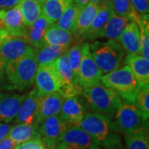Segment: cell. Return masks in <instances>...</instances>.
<instances>
[{
	"mask_svg": "<svg viewBox=\"0 0 149 149\" xmlns=\"http://www.w3.org/2000/svg\"><path fill=\"white\" fill-rule=\"evenodd\" d=\"M37 68V49L32 47L20 58L6 65L5 87L17 91L30 88L34 83Z\"/></svg>",
	"mask_w": 149,
	"mask_h": 149,
	"instance_id": "1",
	"label": "cell"
},
{
	"mask_svg": "<svg viewBox=\"0 0 149 149\" xmlns=\"http://www.w3.org/2000/svg\"><path fill=\"white\" fill-rule=\"evenodd\" d=\"M79 126L95 139L104 149L123 144L119 134L113 129L111 119L102 114L94 112L86 113Z\"/></svg>",
	"mask_w": 149,
	"mask_h": 149,
	"instance_id": "2",
	"label": "cell"
},
{
	"mask_svg": "<svg viewBox=\"0 0 149 149\" xmlns=\"http://www.w3.org/2000/svg\"><path fill=\"white\" fill-rule=\"evenodd\" d=\"M81 95L92 111L111 120L123 100L115 91L104 85L101 82L84 89Z\"/></svg>",
	"mask_w": 149,
	"mask_h": 149,
	"instance_id": "3",
	"label": "cell"
},
{
	"mask_svg": "<svg viewBox=\"0 0 149 149\" xmlns=\"http://www.w3.org/2000/svg\"><path fill=\"white\" fill-rule=\"evenodd\" d=\"M92 57L102 74L109 73L120 67L125 56L124 50L118 42L108 40L95 41L90 45Z\"/></svg>",
	"mask_w": 149,
	"mask_h": 149,
	"instance_id": "4",
	"label": "cell"
},
{
	"mask_svg": "<svg viewBox=\"0 0 149 149\" xmlns=\"http://www.w3.org/2000/svg\"><path fill=\"white\" fill-rule=\"evenodd\" d=\"M100 82L114 91L123 100H135L140 85L128 65L118 68L109 73L102 74Z\"/></svg>",
	"mask_w": 149,
	"mask_h": 149,
	"instance_id": "5",
	"label": "cell"
},
{
	"mask_svg": "<svg viewBox=\"0 0 149 149\" xmlns=\"http://www.w3.org/2000/svg\"><path fill=\"white\" fill-rule=\"evenodd\" d=\"M113 118L112 127L113 131L118 134L148 128V122L144 119L139 107L133 101L123 100Z\"/></svg>",
	"mask_w": 149,
	"mask_h": 149,
	"instance_id": "6",
	"label": "cell"
},
{
	"mask_svg": "<svg viewBox=\"0 0 149 149\" xmlns=\"http://www.w3.org/2000/svg\"><path fill=\"white\" fill-rule=\"evenodd\" d=\"M81 52L82 56L78 73V84L83 89H85L98 84L100 81L102 74L91 56L89 43L82 44Z\"/></svg>",
	"mask_w": 149,
	"mask_h": 149,
	"instance_id": "7",
	"label": "cell"
},
{
	"mask_svg": "<svg viewBox=\"0 0 149 149\" xmlns=\"http://www.w3.org/2000/svg\"><path fill=\"white\" fill-rule=\"evenodd\" d=\"M68 127L69 125L59 114L47 118L39 125L40 139L47 148H52L59 144Z\"/></svg>",
	"mask_w": 149,
	"mask_h": 149,
	"instance_id": "8",
	"label": "cell"
},
{
	"mask_svg": "<svg viewBox=\"0 0 149 149\" xmlns=\"http://www.w3.org/2000/svg\"><path fill=\"white\" fill-rule=\"evenodd\" d=\"M31 48L22 37L8 34L0 40V61L5 67L27 53Z\"/></svg>",
	"mask_w": 149,
	"mask_h": 149,
	"instance_id": "9",
	"label": "cell"
},
{
	"mask_svg": "<svg viewBox=\"0 0 149 149\" xmlns=\"http://www.w3.org/2000/svg\"><path fill=\"white\" fill-rule=\"evenodd\" d=\"M59 143L65 149H100L95 139L80 126L68 127Z\"/></svg>",
	"mask_w": 149,
	"mask_h": 149,
	"instance_id": "10",
	"label": "cell"
},
{
	"mask_svg": "<svg viewBox=\"0 0 149 149\" xmlns=\"http://www.w3.org/2000/svg\"><path fill=\"white\" fill-rule=\"evenodd\" d=\"M34 84L40 95H47L61 89V81L52 64L38 66Z\"/></svg>",
	"mask_w": 149,
	"mask_h": 149,
	"instance_id": "11",
	"label": "cell"
},
{
	"mask_svg": "<svg viewBox=\"0 0 149 149\" xmlns=\"http://www.w3.org/2000/svg\"><path fill=\"white\" fill-rule=\"evenodd\" d=\"M0 28L12 36H23L27 26L18 4L10 9L0 11Z\"/></svg>",
	"mask_w": 149,
	"mask_h": 149,
	"instance_id": "12",
	"label": "cell"
},
{
	"mask_svg": "<svg viewBox=\"0 0 149 149\" xmlns=\"http://www.w3.org/2000/svg\"><path fill=\"white\" fill-rule=\"evenodd\" d=\"M39 99L40 95L37 93L36 89H33L26 94V96L23 101L22 102L16 117L13 119L14 124L36 123L38 113Z\"/></svg>",
	"mask_w": 149,
	"mask_h": 149,
	"instance_id": "13",
	"label": "cell"
},
{
	"mask_svg": "<svg viewBox=\"0 0 149 149\" xmlns=\"http://www.w3.org/2000/svg\"><path fill=\"white\" fill-rule=\"evenodd\" d=\"M65 99V96L61 91L54 92L47 95H40L38 113L36 120L37 125L39 126L46 118L59 114Z\"/></svg>",
	"mask_w": 149,
	"mask_h": 149,
	"instance_id": "14",
	"label": "cell"
},
{
	"mask_svg": "<svg viewBox=\"0 0 149 149\" xmlns=\"http://www.w3.org/2000/svg\"><path fill=\"white\" fill-rule=\"evenodd\" d=\"M85 113L82 102L77 96H73L65 99L59 115L69 126H79Z\"/></svg>",
	"mask_w": 149,
	"mask_h": 149,
	"instance_id": "15",
	"label": "cell"
},
{
	"mask_svg": "<svg viewBox=\"0 0 149 149\" xmlns=\"http://www.w3.org/2000/svg\"><path fill=\"white\" fill-rule=\"evenodd\" d=\"M26 94L0 93V123L13 121Z\"/></svg>",
	"mask_w": 149,
	"mask_h": 149,
	"instance_id": "16",
	"label": "cell"
},
{
	"mask_svg": "<svg viewBox=\"0 0 149 149\" xmlns=\"http://www.w3.org/2000/svg\"><path fill=\"white\" fill-rule=\"evenodd\" d=\"M51 25L52 23L47 17L44 14H42L31 27H27L22 37L32 47L39 50L46 45L44 42V36L46 31Z\"/></svg>",
	"mask_w": 149,
	"mask_h": 149,
	"instance_id": "17",
	"label": "cell"
},
{
	"mask_svg": "<svg viewBox=\"0 0 149 149\" xmlns=\"http://www.w3.org/2000/svg\"><path fill=\"white\" fill-rule=\"evenodd\" d=\"M114 14L111 0H109L105 3L100 6L94 20L91 23V27L81 37L84 40H95L100 38L101 32L109 18Z\"/></svg>",
	"mask_w": 149,
	"mask_h": 149,
	"instance_id": "18",
	"label": "cell"
},
{
	"mask_svg": "<svg viewBox=\"0 0 149 149\" xmlns=\"http://www.w3.org/2000/svg\"><path fill=\"white\" fill-rule=\"evenodd\" d=\"M123 62L132 70L139 85H149V59L139 54H128L124 56Z\"/></svg>",
	"mask_w": 149,
	"mask_h": 149,
	"instance_id": "19",
	"label": "cell"
},
{
	"mask_svg": "<svg viewBox=\"0 0 149 149\" xmlns=\"http://www.w3.org/2000/svg\"><path fill=\"white\" fill-rule=\"evenodd\" d=\"M118 42L128 54L140 55V34L135 22L130 20L122 32Z\"/></svg>",
	"mask_w": 149,
	"mask_h": 149,
	"instance_id": "20",
	"label": "cell"
},
{
	"mask_svg": "<svg viewBox=\"0 0 149 149\" xmlns=\"http://www.w3.org/2000/svg\"><path fill=\"white\" fill-rule=\"evenodd\" d=\"M52 65L61 84V90H65L75 85H79L74 78L72 70L70 68L66 53L63 54L59 58L56 59Z\"/></svg>",
	"mask_w": 149,
	"mask_h": 149,
	"instance_id": "21",
	"label": "cell"
},
{
	"mask_svg": "<svg viewBox=\"0 0 149 149\" xmlns=\"http://www.w3.org/2000/svg\"><path fill=\"white\" fill-rule=\"evenodd\" d=\"M8 137L16 144L22 143L31 139L40 138L39 126L37 123L14 124L13 126H11Z\"/></svg>",
	"mask_w": 149,
	"mask_h": 149,
	"instance_id": "22",
	"label": "cell"
},
{
	"mask_svg": "<svg viewBox=\"0 0 149 149\" xmlns=\"http://www.w3.org/2000/svg\"><path fill=\"white\" fill-rule=\"evenodd\" d=\"M74 34L56 27L55 24L51 25L45 32L44 42L46 45H56L69 47L74 40Z\"/></svg>",
	"mask_w": 149,
	"mask_h": 149,
	"instance_id": "23",
	"label": "cell"
},
{
	"mask_svg": "<svg viewBox=\"0 0 149 149\" xmlns=\"http://www.w3.org/2000/svg\"><path fill=\"white\" fill-rule=\"evenodd\" d=\"M72 3L73 0H44L42 3V14L47 17L52 25L55 24Z\"/></svg>",
	"mask_w": 149,
	"mask_h": 149,
	"instance_id": "24",
	"label": "cell"
},
{
	"mask_svg": "<svg viewBox=\"0 0 149 149\" xmlns=\"http://www.w3.org/2000/svg\"><path fill=\"white\" fill-rule=\"evenodd\" d=\"M129 22L130 19L128 17H119L113 14L105 24L101 32L100 37H104L108 40H113L118 42L122 32Z\"/></svg>",
	"mask_w": 149,
	"mask_h": 149,
	"instance_id": "25",
	"label": "cell"
},
{
	"mask_svg": "<svg viewBox=\"0 0 149 149\" xmlns=\"http://www.w3.org/2000/svg\"><path fill=\"white\" fill-rule=\"evenodd\" d=\"M99 6L95 3H90L80 11L78 17L77 25L74 35L78 37H81L91 27V23L99 10Z\"/></svg>",
	"mask_w": 149,
	"mask_h": 149,
	"instance_id": "26",
	"label": "cell"
},
{
	"mask_svg": "<svg viewBox=\"0 0 149 149\" xmlns=\"http://www.w3.org/2000/svg\"><path fill=\"white\" fill-rule=\"evenodd\" d=\"M69 47L63 46H56V45H45L41 49L37 50V60L38 66L52 64L61 56L66 53Z\"/></svg>",
	"mask_w": 149,
	"mask_h": 149,
	"instance_id": "27",
	"label": "cell"
},
{
	"mask_svg": "<svg viewBox=\"0 0 149 149\" xmlns=\"http://www.w3.org/2000/svg\"><path fill=\"white\" fill-rule=\"evenodd\" d=\"M148 16L140 17L133 13L130 20L134 21L139 27L140 34V55L149 59V20Z\"/></svg>",
	"mask_w": 149,
	"mask_h": 149,
	"instance_id": "28",
	"label": "cell"
},
{
	"mask_svg": "<svg viewBox=\"0 0 149 149\" xmlns=\"http://www.w3.org/2000/svg\"><path fill=\"white\" fill-rule=\"evenodd\" d=\"M80 11H81V8L72 3L64 11V13L59 18L58 21L55 23V25L62 30L67 31L74 34Z\"/></svg>",
	"mask_w": 149,
	"mask_h": 149,
	"instance_id": "29",
	"label": "cell"
},
{
	"mask_svg": "<svg viewBox=\"0 0 149 149\" xmlns=\"http://www.w3.org/2000/svg\"><path fill=\"white\" fill-rule=\"evenodd\" d=\"M124 149H149L148 128L124 133Z\"/></svg>",
	"mask_w": 149,
	"mask_h": 149,
	"instance_id": "30",
	"label": "cell"
},
{
	"mask_svg": "<svg viewBox=\"0 0 149 149\" xmlns=\"http://www.w3.org/2000/svg\"><path fill=\"white\" fill-rule=\"evenodd\" d=\"M18 5L27 27H31L33 22L42 14V4L35 1L20 0Z\"/></svg>",
	"mask_w": 149,
	"mask_h": 149,
	"instance_id": "31",
	"label": "cell"
},
{
	"mask_svg": "<svg viewBox=\"0 0 149 149\" xmlns=\"http://www.w3.org/2000/svg\"><path fill=\"white\" fill-rule=\"evenodd\" d=\"M81 51H82V45L80 43H76L73 46H70L66 52V56L69 61L70 68L73 71V74L77 83H78L79 68H80L81 56H82Z\"/></svg>",
	"mask_w": 149,
	"mask_h": 149,
	"instance_id": "32",
	"label": "cell"
},
{
	"mask_svg": "<svg viewBox=\"0 0 149 149\" xmlns=\"http://www.w3.org/2000/svg\"><path fill=\"white\" fill-rule=\"evenodd\" d=\"M135 104L139 107L143 118L148 122L149 118V85L140 87L135 98Z\"/></svg>",
	"mask_w": 149,
	"mask_h": 149,
	"instance_id": "33",
	"label": "cell"
},
{
	"mask_svg": "<svg viewBox=\"0 0 149 149\" xmlns=\"http://www.w3.org/2000/svg\"><path fill=\"white\" fill-rule=\"evenodd\" d=\"M113 9L115 15L131 19L135 12L130 0H111Z\"/></svg>",
	"mask_w": 149,
	"mask_h": 149,
	"instance_id": "34",
	"label": "cell"
},
{
	"mask_svg": "<svg viewBox=\"0 0 149 149\" xmlns=\"http://www.w3.org/2000/svg\"><path fill=\"white\" fill-rule=\"evenodd\" d=\"M133 9L140 17L148 16L149 0H130Z\"/></svg>",
	"mask_w": 149,
	"mask_h": 149,
	"instance_id": "35",
	"label": "cell"
},
{
	"mask_svg": "<svg viewBox=\"0 0 149 149\" xmlns=\"http://www.w3.org/2000/svg\"><path fill=\"white\" fill-rule=\"evenodd\" d=\"M42 144L40 138L31 139L24 143L17 144L14 149H38V148Z\"/></svg>",
	"mask_w": 149,
	"mask_h": 149,
	"instance_id": "36",
	"label": "cell"
},
{
	"mask_svg": "<svg viewBox=\"0 0 149 149\" xmlns=\"http://www.w3.org/2000/svg\"><path fill=\"white\" fill-rule=\"evenodd\" d=\"M20 0H0V11L8 10L18 4Z\"/></svg>",
	"mask_w": 149,
	"mask_h": 149,
	"instance_id": "37",
	"label": "cell"
},
{
	"mask_svg": "<svg viewBox=\"0 0 149 149\" xmlns=\"http://www.w3.org/2000/svg\"><path fill=\"white\" fill-rule=\"evenodd\" d=\"M11 125L6 123H0V142L8 136Z\"/></svg>",
	"mask_w": 149,
	"mask_h": 149,
	"instance_id": "38",
	"label": "cell"
},
{
	"mask_svg": "<svg viewBox=\"0 0 149 149\" xmlns=\"http://www.w3.org/2000/svg\"><path fill=\"white\" fill-rule=\"evenodd\" d=\"M17 144L8 136L0 142V149H14Z\"/></svg>",
	"mask_w": 149,
	"mask_h": 149,
	"instance_id": "39",
	"label": "cell"
},
{
	"mask_svg": "<svg viewBox=\"0 0 149 149\" xmlns=\"http://www.w3.org/2000/svg\"><path fill=\"white\" fill-rule=\"evenodd\" d=\"M6 75H5V67L3 64L0 61V87L5 84Z\"/></svg>",
	"mask_w": 149,
	"mask_h": 149,
	"instance_id": "40",
	"label": "cell"
},
{
	"mask_svg": "<svg viewBox=\"0 0 149 149\" xmlns=\"http://www.w3.org/2000/svg\"><path fill=\"white\" fill-rule=\"evenodd\" d=\"M91 3V0H74V4L78 6L81 9L83 8H85V6L87 5L88 3Z\"/></svg>",
	"mask_w": 149,
	"mask_h": 149,
	"instance_id": "41",
	"label": "cell"
},
{
	"mask_svg": "<svg viewBox=\"0 0 149 149\" xmlns=\"http://www.w3.org/2000/svg\"><path fill=\"white\" fill-rule=\"evenodd\" d=\"M108 1H109V0H91V3H95V4H96V5H98L100 7V6L102 5V4L105 3Z\"/></svg>",
	"mask_w": 149,
	"mask_h": 149,
	"instance_id": "42",
	"label": "cell"
},
{
	"mask_svg": "<svg viewBox=\"0 0 149 149\" xmlns=\"http://www.w3.org/2000/svg\"><path fill=\"white\" fill-rule=\"evenodd\" d=\"M8 35V33L5 32V31H3V30H2L1 28H0V40H2L3 37H5Z\"/></svg>",
	"mask_w": 149,
	"mask_h": 149,
	"instance_id": "43",
	"label": "cell"
},
{
	"mask_svg": "<svg viewBox=\"0 0 149 149\" xmlns=\"http://www.w3.org/2000/svg\"><path fill=\"white\" fill-rule=\"evenodd\" d=\"M48 149H65L61 144L59 143L57 144V145H56V146H54V147H52V148H50Z\"/></svg>",
	"mask_w": 149,
	"mask_h": 149,
	"instance_id": "44",
	"label": "cell"
},
{
	"mask_svg": "<svg viewBox=\"0 0 149 149\" xmlns=\"http://www.w3.org/2000/svg\"><path fill=\"white\" fill-rule=\"evenodd\" d=\"M107 149H124V147H123V144H121V145H118V146H116V147H113V148Z\"/></svg>",
	"mask_w": 149,
	"mask_h": 149,
	"instance_id": "45",
	"label": "cell"
},
{
	"mask_svg": "<svg viewBox=\"0 0 149 149\" xmlns=\"http://www.w3.org/2000/svg\"><path fill=\"white\" fill-rule=\"evenodd\" d=\"M38 149H48V148H47V147H46V146H45V144L42 143V145H41V146L38 148Z\"/></svg>",
	"mask_w": 149,
	"mask_h": 149,
	"instance_id": "46",
	"label": "cell"
},
{
	"mask_svg": "<svg viewBox=\"0 0 149 149\" xmlns=\"http://www.w3.org/2000/svg\"><path fill=\"white\" fill-rule=\"evenodd\" d=\"M32 1H35V2H37V3H42L43 2H44V0H32Z\"/></svg>",
	"mask_w": 149,
	"mask_h": 149,
	"instance_id": "47",
	"label": "cell"
}]
</instances>
